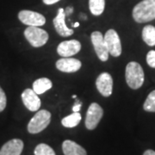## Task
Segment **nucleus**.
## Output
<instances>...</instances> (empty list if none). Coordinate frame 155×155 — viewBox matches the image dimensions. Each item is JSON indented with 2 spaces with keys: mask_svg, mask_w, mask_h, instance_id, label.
<instances>
[{
  "mask_svg": "<svg viewBox=\"0 0 155 155\" xmlns=\"http://www.w3.org/2000/svg\"><path fill=\"white\" fill-rule=\"evenodd\" d=\"M81 62L73 58H62L56 62V67L63 72H75L81 68Z\"/></svg>",
  "mask_w": 155,
  "mask_h": 155,
  "instance_id": "13",
  "label": "nucleus"
},
{
  "mask_svg": "<svg viewBox=\"0 0 155 155\" xmlns=\"http://www.w3.org/2000/svg\"><path fill=\"white\" fill-rule=\"evenodd\" d=\"M105 7V0H89V8L91 14L94 16H100Z\"/></svg>",
  "mask_w": 155,
  "mask_h": 155,
  "instance_id": "19",
  "label": "nucleus"
},
{
  "mask_svg": "<svg viewBox=\"0 0 155 155\" xmlns=\"http://www.w3.org/2000/svg\"><path fill=\"white\" fill-rule=\"evenodd\" d=\"M35 155H55L54 149L48 145L41 143L35 148Z\"/></svg>",
  "mask_w": 155,
  "mask_h": 155,
  "instance_id": "20",
  "label": "nucleus"
},
{
  "mask_svg": "<svg viewBox=\"0 0 155 155\" xmlns=\"http://www.w3.org/2000/svg\"><path fill=\"white\" fill-rule=\"evenodd\" d=\"M52 81L48 78H41L33 84V90L36 94H43L47 91L52 88Z\"/></svg>",
  "mask_w": 155,
  "mask_h": 155,
  "instance_id": "16",
  "label": "nucleus"
},
{
  "mask_svg": "<svg viewBox=\"0 0 155 155\" xmlns=\"http://www.w3.org/2000/svg\"><path fill=\"white\" fill-rule=\"evenodd\" d=\"M109 54L114 57H118L122 54V44L118 34L115 29H109L104 36Z\"/></svg>",
  "mask_w": 155,
  "mask_h": 155,
  "instance_id": "6",
  "label": "nucleus"
},
{
  "mask_svg": "<svg viewBox=\"0 0 155 155\" xmlns=\"http://www.w3.org/2000/svg\"><path fill=\"white\" fill-rule=\"evenodd\" d=\"M81 49V43L77 40L65 41L59 44L57 48L58 54L62 57L75 55Z\"/></svg>",
  "mask_w": 155,
  "mask_h": 155,
  "instance_id": "10",
  "label": "nucleus"
},
{
  "mask_svg": "<svg viewBox=\"0 0 155 155\" xmlns=\"http://www.w3.org/2000/svg\"><path fill=\"white\" fill-rule=\"evenodd\" d=\"M72 12H73V8H72V7H67V10H66V12H65V14L70 15V14H72Z\"/></svg>",
  "mask_w": 155,
  "mask_h": 155,
  "instance_id": "27",
  "label": "nucleus"
},
{
  "mask_svg": "<svg viewBox=\"0 0 155 155\" xmlns=\"http://www.w3.org/2000/svg\"><path fill=\"white\" fill-rule=\"evenodd\" d=\"M18 18L23 24L28 26H36L40 27L46 23V18L44 16L38 12L31 11H21L18 13Z\"/></svg>",
  "mask_w": 155,
  "mask_h": 155,
  "instance_id": "8",
  "label": "nucleus"
},
{
  "mask_svg": "<svg viewBox=\"0 0 155 155\" xmlns=\"http://www.w3.org/2000/svg\"><path fill=\"white\" fill-rule=\"evenodd\" d=\"M143 109L147 112H155V90L147 96L143 104Z\"/></svg>",
  "mask_w": 155,
  "mask_h": 155,
  "instance_id": "21",
  "label": "nucleus"
},
{
  "mask_svg": "<svg viewBox=\"0 0 155 155\" xmlns=\"http://www.w3.org/2000/svg\"><path fill=\"white\" fill-rule=\"evenodd\" d=\"M42 1H43V3H44L45 5H54V4H55L57 2H59L60 0H42Z\"/></svg>",
  "mask_w": 155,
  "mask_h": 155,
  "instance_id": "25",
  "label": "nucleus"
},
{
  "mask_svg": "<svg viewBox=\"0 0 155 155\" xmlns=\"http://www.w3.org/2000/svg\"><path fill=\"white\" fill-rule=\"evenodd\" d=\"M66 14L63 8H60L58 10V14L54 19V25L57 33L62 37H67L73 34V30L68 28L66 25Z\"/></svg>",
  "mask_w": 155,
  "mask_h": 155,
  "instance_id": "12",
  "label": "nucleus"
},
{
  "mask_svg": "<svg viewBox=\"0 0 155 155\" xmlns=\"http://www.w3.org/2000/svg\"><path fill=\"white\" fill-rule=\"evenodd\" d=\"M104 116V110L97 103H92L89 107L86 117H85V127L89 130L95 129Z\"/></svg>",
  "mask_w": 155,
  "mask_h": 155,
  "instance_id": "5",
  "label": "nucleus"
},
{
  "mask_svg": "<svg viewBox=\"0 0 155 155\" xmlns=\"http://www.w3.org/2000/svg\"><path fill=\"white\" fill-rule=\"evenodd\" d=\"M22 100L25 107L30 111H38L41 107V99L34 90L26 89L22 93Z\"/></svg>",
  "mask_w": 155,
  "mask_h": 155,
  "instance_id": "11",
  "label": "nucleus"
},
{
  "mask_svg": "<svg viewBox=\"0 0 155 155\" xmlns=\"http://www.w3.org/2000/svg\"><path fill=\"white\" fill-rule=\"evenodd\" d=\"M91 42L95 48V52L100 61H107L109 59V51L107 48L104 38L99 31H94L91 35Z\"/></svg>",
  "mask_w": 155,
  "mask_h": 155,
  "instance_id": "7",
  "label": "nucleus"
},
{
  "mask_svg": "<svg viewBox=\"0 0 155 155\" xmlns=\"http://www.w3.org/2000/svg\"><path fill=\"white\" fill-rule=\"evenodd\" d=\"M76 97H77V96H76V95H73V96H72V98H76Z\"/></svg>",
  "mask_w": 155,
  "mask_h": 155,
  "instance_id": "29",
  "label": "nucleus"
},
{
  "mask_svg": "<svg viewBox=\"0 0 155 155\" xmlns=\"http://www.w3.org/2000/svg\"><path fill=\"white\" fill-rule=\"evenodd\" d=\"M143 155H155V151L151 149L147 150V151H145V153H143Z\"/></svg>",
  "mask_w": 155,
  "mask_h": 155,
  "instance_id": "26",
  "label": "nucleus"
},
{
  "mask_svg": "<svg viewBox=\"0 0 155 155\" xmlns=\"http://www.w3.org/2000/svg\"><path fill=\"white\" fill-rule=\"evenodd\" d=\"M133 18L139 23L150 22L155 19V0H142L134 6Z\"/></svg>",
  "mask_w": 155,
  "mask_h": 155,
  "instance_id": "1",
  "label": "nucleus"
},
{
  "mask_svg": "<svg viewBox=\"0 0 155 155\" xmlns=\"http://www.w3.org/2000/svg\"><path fill=\"white\" fill-rule=\"evenodd\" d=\"M96 86L102 96L108 97L112 94L113 91V79L110 73L103 72L97 78Z\"/></svg>",
  "mask_w": 155,
  "mask_h": 155,
  "instance_id": "9",
  "label": "nucleus"
},
{
  "mask_svg": "<svg viewBox=\"0 0 155 155\" xmlns=\"http://www.w3.org/2000/svg\"><path fill=\"white\" fill-rule=\"evenodd\" d=\"M51 122V113L46 110H39L31 118L28 124V131L30 134H38L44 130Z\"/></svg>",
  "mask_w": 155,
  "mask_h": 155,
  "instance_id": "3",
  "label": "nucleus"
},
{
  "mask_svg": "<svg viewBox=\"0 0 155 155\" xmlns=\"http://www.w3.org/2000/svg\"><path fill=\"white\" fill-rule=\"evenodd\" d=\"M125 78L127 85L131 89L137 90L144 83V71L139 63L131 61L126 67Z\"/></svg>",
  "mask_w": 155,
  "mask_h": 155,
  "instance_id": "2",
  "label": "nucleus"
},
{
  "mask_svg": "<svg viewBox=\"0 0 155 155\" xmlns=\"http://www.w3.org/2000/svg\"><path fill=\"white\" fill-rule=\"evenodd\" d=\"M24 36L30 45L35 48H40L48 41V34L44 29L36 26H28L24 30Z\"/></svg>",
  "mask_w": 155,
  "mask_h": 155,
  "instance_id": "4",
  "label": "nucleus"
},
{
  "mask_svg": "<svg viewBox=\"0 0 155 155\" xmlns=\"http://www.w3.org/2000/svg\"><path fill=\"white\" fill-rule=\"evenodd\" d=\"M147 62L148 64V66L153 68H155V51L154 50H151L148 52L147 55Z\"/></svg>",
  "mask_w": 155,
  "mask_h": 155,
  "instance_id": "23",
  "label": "nucleus"
},
{
  "mask_svg": "<svg viewBox=\"0 0 155 155\" xmlns=\"http://www.w3.org/2000/svg\"><path fill=\"white\" fill-rule=\"evenodd\" d=\"M6 104H7V98L6 95L4 91V90L0 86V112L4 110L5 109Z\"/></svg>",
  "mask_w": 155,
  "mask_h": 155,
  "instance_id": "22",
  "label": "nucleus"
},
{
  "mask_svg": "<svg viewBox=\"0 0 155 155\" xmlns=\"http://www.w3.org/2000/svg\"><path fill=\"white\" fill-rule=\"evenodd\" d=\"M23 142L20 139H12L7 141L0 149V155H21Z\"/></svg>",
  "mask_w": 155,
  "mask_h": 155,
  "instance_id": "14",
  "label": "nucleus"
},
{
  "mask_svg": "<svg viewBox=\"0 0 155 155\" xmlns=\"http://www.w3.org/2000/svg\"><path fill=\"white\" fill-rule=\"evenodd\" d=\"M81 106H82V104H81L79 101H76L75 104L72 107V110H73V112H78V111L80 110V109H81Z\"/></svg>",
  "mask_w": 155,
  "mask_h": 155,
  "instance_id": "24",
  "label": "nucleus"
},
{
  "mask_svg": "<svg viewBox=\"0 0 155 155\" xmlns=\"http://www.w3.org/2000/svg\"><path fill=\"white\" fill-rule=\"evenodd\" d=\"M78 26H79V22H75V23L73 24V27H74V28H77Z\"/></svg>",
  "mask_w": 155,
  "mask_h": 155,
  "instance_id": "28",
  "label": "nucleus"
},
{
  "mask_svg": "<svg viewBox=\"0 0 155 155\" xmlns=\"http://www.w3.org/2000/svg\"><path fill=\"white\" fill-rule=\"evenodd\" d=\"M142 39L148 46H155V27L147 25L142 29Z\"/></svg>",
  "mask_w": 155,
  "mask_h": 155,
  "instance_id": "17",
  "label": "nucleus"
},
{
  "mask_svg": "<svg viewBox=\"0 0 155 155\" xmlns=\"http://www.w3.org/2000/svg\"><path fill=\"white\" fill-rule=\"evenodd\" d=\"M80 121L81 115L78 112H73L71 115L63 118L61 121V124L66 127H74L79 124Z\"/></svg>",
  "mask_w": 155,
  "mask_h": 155,
  "instance_id": "18",
  "label": "nucleus"
},
{
  "mask_svg": "<svg viewBox=\"0 0 155 155\" xmlns=\"http://www.w3.org/2000/svg\"><path fill=\"white\" fill-rule=\"evenodd\" d=\"M62 150L65 155H87L84 148L80 145L70 140H66L62 144Z\"/></svg>",
  "mask_w": 155,
  "mask_h": 155,
  "instance_id": "15",
  "label": "nucleus"
}]
</instances>
